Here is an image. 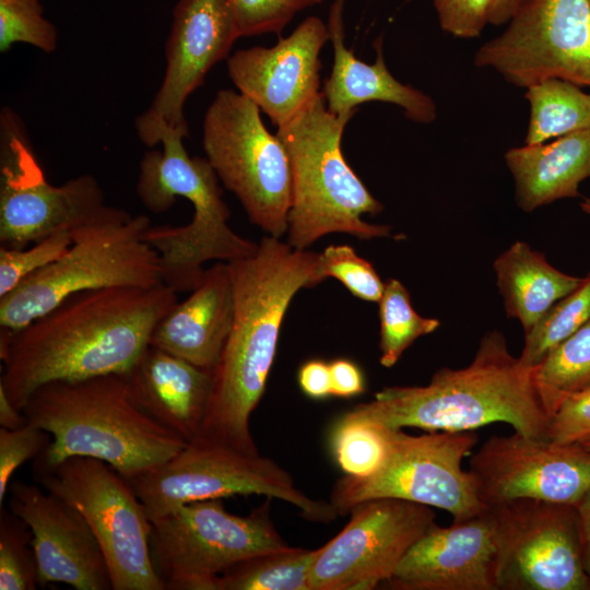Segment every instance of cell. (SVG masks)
Here are the masks:
<instances>
[{
  "label": "cell",
  "instance_id": "6da1fadb",
  "mask_svg": "<svg viewBox=\"0 0 590 590\" xmlns=\"http://www.w3.org/2000/svg\"><path fill=\"white\" fill-rule=\"evenodd\" d=\"M176 303L164 283L73 294L17 331L0 330V388L21 410L45 384L122 374Z\"/></svg>",
  "mask_w": 590,
  "mask_h": 590
},
{
  "label": "cell",
  "instance_id": "7a4b0ae2",
  "mask_svg": "<svg viewBox=\"0 0 590 590\" xmlns=\"http://www.w3.org/2000/svg\"><path fill=\"white\" fill-rule=\"evenodd\" d=\"M227 263L233 323L212 370L205 414L194 439L257 455L250 416L266 390L286 310L298 291L324 279L320 252L295 249L268 235L252 253Z\"/></svg>",
  "mask_w": 590,
  "mask_h": 590
},
{
  "label": "cell",
  "instance_id": "3957f363",
  "mask_svg": "<svg viewBox=\"0 0 590 590\" xmlns=\"http://www.w3.org/2000/svg\"><path fill=\"white\" fill-rule=\"evenodd\" d=\"M554 406L535 377V366L515 357L503 333L487 332L465 367L437 370L426 386H394L343 413L393 429L474 430L504 422L522 435L548 439Z\"/></svg>",
  "mask_w": 590,
  "mask_h": 590
},
{
  "label": "cell",
  "instance_id": "277c9868",
  "mask_svg": "<svg viewBox=\"0 0 590 590\" xmlns=\"http://www.w3.org/2000/svg\"><path fill=\"white\" fill-rule=\"evenodd\" d=\"M140 140L149 148L140 162L135 192L153 213L168 211L178 197L193 206L190 223L150 226L145 240L157 251L162 282L175 292L194 290L210 260L232 261L257 249L228 226L229 209L222 198L219 177L208 158L190 156L184 145L189 134L160 120L135 123Z\"/></svg>",
  "mask_w": 590,
  "mask_h": 590
},
{
  "label": "cell",
  "instance_id": "5b68a950",
  "mask_svg": "<svg viewBox=\"0 0 590 590\" xmlns=\"http://www.w3.org/2000/svg\"><path fill=\"white\" fill-rule=\"evenodd\" d=\"M21 411L30 424L51 436L33 460L37 467L88 457L106 462L129 481L160 467L188 444L133 402L122 374L45 384Z\"/></svg>",
  "mask_w": 590,
  "mask_h": 590
},
{
  "label": "cell",
  "instance_id": "8992f818",
  "mask_svg": "<svg viewBox=\"0 0 590 590\" xmlns=\"http://www.w3.org/2000/svg\"><path fill=\"white\" fill-rule=\"evenodd\" d=\"M352 115L331 113L322 92L297 116L278 127L290 157L292 198L287 243L306 250L317 239L344 233L359 239L394 237L389 225L365 222L384 205L345 161L341 141Z\"/></svg>",
  "mask_w": 590,
  "mask_h": 590
},
{
  "label": "cell",
  "instance_id": "52a82bcc",
  "mask_svg": "<svg viewBox=\"0 0 590 590\" xmlns=\"http://www.w3.org/2000/svg\"><path fill=\"white\" fill-rule=\"evenodd\" d=\"M150 226L144 214L105 205L71 229L72 244L58 260L0 297V329L17 331L80 292L161 284L158 253L144 238Z\"/></svg>",
  "mask_w": 590,
  "mask_h": 590
},
{
  "label": "cell",
  "instance_id": "ba28073f",
  "mask_svg": "<svg viewBox=\"0 0 590 590\" xmlns=\"http://www.w3.org/2000/svg\"><path fill=\"white\" fill-rule=\"evenodd\" d=\"M259 107L232 90L216 93L203 120L205 156L224 187L266 235L287 233L292 174L286 149L266 128Z\"/></svg>",
  "mask_w": 590,
  "mask_h": 590
},
{
  "label": "cell",
  "instance_id": "9c48e42d",
  "mask_svg": "<svg viewBox=\"0 0 590 590\" xmlns=\"http://www.w3.org/2000/svg\"><path fill=\"white\" fill-rule=\"evenodd\" d=\"M272 499L247 516L229 514L222 499L193 502L152 521L151 562L164 590H214L235 564L290 548L270 517Z\"/></svg>",
  "mask_w": 590,
  "mask_h": 590
},
{
  "label": "cell",
  "instance_id": "30bf717a",
  "mask_svg": "<svg viewBox=\"0 0 590 590\" xmlns=\"http://www.w3.org/2000/svg\"><path fill=\"white\" fill-rule=\"evenodd\" d=\"M128 482L151 522L189 503L250 494L286 502L309 521L328 523L339 517L330 503L299 491L291 474L270 458L198 439Z\"/></svg>",
  "mask_w": 590,
  "mask_h": 590
},
{
  "label": "cell",
  "instance_id": "8fae6325",
  "mask_svg": "<svg viewBox=\"0 0 590 590\" xmlns=\"http://www.w3.org/2000/svg\"><path fill=\"white\" fill-rule=\"evenodd\" d=\"M477 442L473 430L428 432L413 436L391 429L390 447L382 465L371 475L339 479L330 504L344 516L357 504L380 497L400 498L451 514L462 521L484 512L473 474L462 460Z\"/></svg>",
  "mask_w": 590,
  "mask_h": 590
},
{
  "label": "cell",
  "instance_id": "7c38bea8",
  "mask_svg": "<svg viewBox=\"0 0 590 590\" xmlns=\"http://www.w3.org/2000/svg\"><path fill=\"white\" fill-rule=\"evenodd\" d=\"M33 475L84 517L106 558L113 590H164L151 562L152 522L128 480L88 457L33 465Z\"/></svg>",
  "mask_w": 590,
  "mask_h": 590
},
{
  "label": "cell",
  "instance_id": "4fadbf2b",
  "mask_svg": "<svg viewBox=\"0 0 590 590\" xmlns=\"http://www.w3.org/2000/svg\"><path fill=\"white\" fill-rule=\"evenodd\" d=\"M0 246L25 248L57 232L85 223L105 204L90 174L61 186L49 184L19 117L3 108L0 119Z\"/></svg>",
  "mask_w": 590,
  "mask_h": 590
},
{
  "label": "cell",
  "instance_id": "5bb4252c",
  "mask_svg": "<svg viewBox=\"0 0 590 590\" xmlns=\"http://www.w3.org/2000/svg\"><path fill=\"white\" fill-rule=\"evenodd\" d=\"M497 590H589L575 505L519 498L487 507Z\"/></svg>",
  "mask_w": 590,
  "mask_h": 590
},
{
  "label": "cell",
  "instance_id": "9a60e30c",
  "mask_svg": "<svg viewBox=\"0 0 590 590\" xmlns=\"http://www.w3.org/2000/svg\"><path fill=\"white\" fill-rule=\"evenodd\" d=\"M474 64L519 87L559 79L590 88V0H529Z\"/></svg>",
  "mask_w": 590,
  "mask_h": 590
},
{
  "label": "cell",
  "instance_id": "2e32d148",
  "mask_svg": "<svg viewBox=\"0 0 590 590\" xmlns=\"http://www.w3.org/2000/svg\"><path fill=\"white\" fill-rule=\"evenodd\" d=\"M346 526L318 548L310 590H367L388 581L411 546L434 524L432 507L392 497L355 505Z\"/></svg>",
  "mask_w": 590,
  "mask_h": 590
},
{
  "label": "cell",
  "instance_id": "e0dca14e",
  "mask_svg": "<svg viewBox=\"0 0 590 590\" xmlns=\"http://www.w3.org/2000/svg\"><path fill=\"white\" fill-rule=\"evenodd\" d=\"M469 471L486 507L519 498L576 505L590 488V451L515 432L485 440Z\"/></svg>",
  "mask_w": 590,
  "mask_h": 590
},
{
  "label": "cell",
  "instance_id": "ac0fdd59",
  "mask_svg": "<svg viewBox=\"0 0 590 590\" xmlns=\"http://www.w3.org/2000/svg\"><path fill=\"white\" fill-rule=\"evenodd\" d=\"M329 39L327 24L305 19L272 47L240 49L227 59L238 92L280 127L303 111L320 92V51Z\"/></svg>",
  "mask_w": 590,
  "mask_h": 590
},
{
  "label": "cell",
  "instance_id": "d6986e66",
  "mask_svg": "<svg viewBox=\"0 0 590 590\" xmlns=\"http://www.w3.org/2000/svg\"><path fill=\"white\" fill-rule=\"evenodd\" d=\"M9 509L33 532L39 587L113 590L104 553L81 512L59 496L20 480L9 484Z\"/></svg>",
  "mask_w": 590,
  "mask_h": 590
},
{
  "label": "cell",
  "instance_id": "ffe728a7",
  "mask_svg": "<svg viewBox=\"0 0 590 590\" xmlns=\"http://www.w3.org/2000/svg\"><path fill=\"white\" fill-rule=\"evenodd\" d=\"M239 38L225 0H178L166 43V70L151 106L134 123L164 121L189 133L184 107Z\"/></svg>",
  "mask_w": 590,
  "mask_h": 590
},
{
  "label": "cell",
  "instance_id": "44dd1931",
  "mask_svg": "<svg viewBox=\"0 0 590 590\" xmlns=\"http://www.w3.org/2000/svg\"><path fill=\"white\" fill-rule=\"evenodd\" d=\"M497 542L487 508L449 527L434 523L387 581L396 590H497Z\"/></svg>",
  "mask_w": 590,
  "mask_h": 590
},
{
  "label": "cell",
  "instance_id": "7402d4cb",
  "mask_svg": "<svg viewBox=\"0 0 590 590\" xmlns=\"http://www.w3.org/2000/svg\"><path fill=\"white\" fill-rule=\"evenodd\" d=\"M345 0H334L329 10L328 32L333 46V66L323 82L322 94L328 109L338 115H352L358 105L384 102L401 107L408 119L418 123H430L437 117L434 101L420 90L398 81L388 70L382 39L374 43L376 61L366 63L347 49L344 44L343 10Z\"/></svg>",
  "mask_w": 590,
  "mask_h": 590
},
{
  "label": "cell",
  "instance_id": "603a6c76",
  "mask_svg": "<svg viewBox=\"0 0 590 590\" xmlns=\"http://www.w3.org/2000/svg\"><path fill=\"white\" fill-rule=\"evenodd\" d=\"M122 375L131 399L146 415L187 442L198 436L212 371L150 344Z\"/></svg>",
  "mask_w": 590,
  "mask_h": 590
},
{
  "label": "cell",
  "instance_id": "cb8c5ba5",
  "mask_svg": "<svg viewBox=\"0 0 590 590\" xmlns=\"http://www.w3.org/2000/svg\"><path fill=\"white\" fill-rule=\"evenodd\" d=\"M234 299L228 263L204 270L188 298L176 303L158 321L150 344L212 371L228 338Z\"/></svg>",
  "mask_w": 590,
  "mask_h": 590
},
{
  "label": "cell",
  "instance_id": "d4e9b609",
  "mask_svg": "<svg viewBox=\"0 0 590 590\" xmlns=\"http://www.w3.org/2000/svg\"><path fill=\"white\" fill-rule=\"evenodd\" d=\"M518 206L531 212L566 198L579 197L590 177V126L550 143L524 144L505 153Z\"/></svg>",
  "mask_w": 590,
  "mask_h": 590
},
{
  "label": "cell",
  "instance_id": "484cf974",
  "mask_svg": "<svg viewBox=\"0 0 590 590\" xmlns=\"http://www.w3.org/2000/svg\"><path fill=\"white\" fill-rule=\"evenodd\" d=\"M493 268L506 314L516 318L524 332L583 281L559 271L524 241L510 245L496 258Z\"/></svg>",
  "mask_w": 590,
  "mask_h": 590
},
{
  "label": "cell",
  "instance_id": "4316f807",
  "mask_svg": "<svg viewBox=\"0 0 590 590\" xmlns=\"http://www.w3.org/2000/svg\"><path fill=\"white\" fill-rule=\"evenodd\" d=\"M530 118L524 144H540L590 126V93L559 79L526 87Z\"/></svg>",
  "mask_w": 590,
  "mask_h": 590
},
{
  "label": "cell",
  "instance_id": "83f0119b",
  "mask_svg": "<svg viewBox=\"0 0 590 590\" xmlns=\"http://www.w3.org/2000/svg\"><path fill=\"white\" fill-rule=\"evenodd\" d=\"M317 552L291 546L248 557L222 573L214 590H310Z\"/></svg>",
  "mask_w": 590,
  "mask_h": 590
},
{
  "label": "cell",
  "instance_id": "f1b7e54d",
  "mask_svg": "<svg viewBox=\"0 0 590 590\" xmlns=\"http://www.w3.org/2000/svg\"><path fill=\"white\" fill-rule=\"evenodd\" d=\"M379 305L380 364L392 367L404 351L422 335L434 332L440 321L420 316L411 304L405 286L397 279H388Z\"/></svg>",
  "mask_w": 590,
  "mask_h": 590
},
{
  "label": "cell",
  "instance_id": "f546056e",
  "mask_svg": "<svg viewBox=\"0 0 590 590\" xmlns=\"http://www.w3.org/2000/svg\"><path fill=\"white\" fill-rule=\"evenodd\" d=\"M590 320V273L582 283L557 300L527 332L519 358L536 366L556 345Z\"/></svg>",
  "mask_w": 590,
  "mask_h": 590
},
{
  "label": "cell",
  "instance_id": "4dcf8cb0",
  "mask_svg": "<svg viewBox=\"0 0 590 590\" xmlns=\"http://www.w3.org/2000/svg\"><path fill=\"white\" fill-rule=\"evenodd\" d=\"M391 429L371 422L339 417L331 434V448L342 471L356 477L375 473L388 455Z\"/></svg>",
  "mask_w": 590,
  "mask_h": 590
},
{
  "label": "cell",
  "instance_id": "1f68e13d",
  "mask_svg": "<svg viewBox=\"0 0 590 590\" xmlns=\"http://www.w3.org/2000/svg\"><path fill=\"white\" fill-rule=\"evenodd\" d=\"M535 377L554 409L562 394L590 386V320L535 366Z\"/></svg>",
  "mask_w": 590,
  "mask_h": 590
},
{
  "label": "cell",
  "instance_id": "d6a6232c",
  "mask_svg": "<svg viewBox=\"0 0 590 590\" xmlns=\"http://www.w3.org/2000/svg\"><path fill=\"white\" fill-rule=\"evenodd\" d=\"M39 586L33 532L10 509L0 508V589L34 590Z\"/></svg>",
  "mask_w": 590,
  "mask_h": 590
},
{
  "label": "cell",
  "instance_id": "836d02e7",
  "mask_svg": "<svg viewBox=\"0 0 590 590\" xmlns=\"http://www.w3.org/2000/svg\"><path fill=\"white\" fill-rule=\"evenodd\" d=\"M24 43L45 52L56 50V26L44 16L40 0H0V51Z\"/></svg>",
  "mask_w": 590,
  "mask_h": 590
},
{
  "label": "cell",
  "instance_id": "e575fe53",
  "mask_svg": "<svg viewBox=\"0 0 590 590\" xmlns=\"http://www.w3.org/2000/svg\"><path fill=\"white\" fill-rule=\"evenodd\" d=\"M71 244V231H60L31 244L27 249L0 246V297L32 274L58 260Z\"/></svg>",
  "mask_w": 590,
  "mask_h": 590
},
{
  "label": "cell",
  "instance_id": "d590c367",
  "mask_svg": "<svg viewBox=\"0 0 590 590\" xmlns=\"http://www.w3.org/2000/svg\"><path fill=\"white\" fill-rule=\"evenodd\" d=\"M320 272L326 280L334 278L350 293L363 300L378 303L385 283L373 264L349 245H330L320 252Z\"/></svg>",
  "mask_w": 590,
  "mask_h": 590
},
{
  "label": "cell",
  "instance_id": "8d00e7d4",
  "mask_svg": "<svg viewBox=\"0 0 590 590\" xmlns=\"http://www.w3.org/2000/svg\"><path fill=\"white\" fill-rule=\"evenodd\" d=\"M239 37L280 33L291 20L322 0H225Z\"/></svg>",
  "mask_w": 590,
  "mask_h": 590
},
{
  "label": "cell",
  "instance_id": "74e56055",
  "mask_svg": "<svg viewBox=\"0 0 590 590\" xmlns=\"http://www.w3.org/2000/svg\"><path fill=\"white\" fill-rule=\"evenodd\" d=\"M50 441L49 433L30 423L16 429L0 427V508L17 468L36 459Z\"/></svg>",
  "mask_w": 590,
  "mask_h": 590
},
{
  "label": "cell",
  "instance_id": "f35d334b",
  "mask_svg": "<svg viewBox=\"0 0 590 590\" xmlns=\"http://www.w3.org/2000/svg\"><path fill=\"white\" fill-rule=\"evenodd\" d=\"M547 438L563 445L580 444L590 439V386L558 398Z\"/></svg>",
  "mask_w": 590,
  "mask_h": 590
},
{
  "label": "cell",
  "instance_id": "ab89813d",
  "mask_svg": "<svg viewBox=\"0 0 590 590\" xmlns=\"http://www.w3.org/2000/svg\"><path fill=\"white\" fill-rule=\"evenodd\" d=\"M494 0H433L442 31L459 38H475L488 24Z\"/></svg>",
  "mask_w": 590,
  "mask_h": 590
},
{
  "label": "cell",
  "instance_id": "60d3db41",
  "mask_svg": "<svg viewBox=\"0 0 590 590\" xmlns=\"http://www.w3.org/2000/svg\"><path fill=\"white\" fill-rule=\"evenodd\" d=\"M332 396L350 398L365 391V380L359 367L345 358L330 363Z\"/></svg>",
  "mask_w": 590,
  "mask_h": 590
},
{
  "label": "cell",
  "instance_id": "b9f144b4",
  "mask_svg": "<svg viewBox=\"0 0 590 590\" xmlns=\"http://www.w3.org/2000/svg\"><path fill=\"white\" fill-rule=\"evenodd\" d=\"M302 391L312 399H323L332 394L330 364L321 359H310L298 371Z\"/></svg>",
  "mask_w": 590,
  "mask_h": 590
},
{
  "label": "cell",
  "instance_id": "7bdbcfd3",
  "mask_svg": "<svg viewBox=\"0 0 590 590\" xmlns=\"http://www.w3.org/2000/svg\"><path fill=\"white\" fill-rule=\"evenodd\" d=\"M575 506L579 517L583 568L590 581V488Z\"/></svg>",
  "mask_w": 590,
  "mask_h": 590
},
{
  "label": "cell",
  "instance_id": "ee69618b",
  "mask_svg": "<svg viewBox=\"0 0 590 590\" xmlns=\"http://www.w3.org/2000/svg\"><path fill=\"white\" fill-rule=\"evenodd\" d=\"M27 418L9 399L2 388H0V427L16 429L26 425Z\"/></svg>",
  "mask_w": 590,
  "mask_h": 590
},
{
  "label": "cell",
  "instance_id": "f6af8a7d",
  "mask_svg": "<svg viewBox=\"0 0 590 590\" xmlns=\"http://www.w3.org/2000/svg\"><path fill=\"white\" fill-rule=\"evenodd\" d=\"M529 0H494L488 12V24L503 25Z\"/></svg>",
  "mask_w": 590,
  "mask_h": 590
},
{
  "label": "cell",
  "instance_id": "bcb514c9",
  "mask_svg": "<svg viewBox=\"0 0 590 590\" xmlns=\"http://www.w3.org/2000/svg\"><path fill=\"white\" fill-rule=\"evenodd\" d=\"M580 208L586 214L590 215V198L582 199Z\"/></svg>",
  "mask_w": 590,
  "mask_h": 590
},
{
  "label": "cell",
  "instance_id": "7dc6e473",
  "mask_svg": "<svg viewBox=\"0 0 590 590\" xmlns=\"http://www.w3.org/2000/svg\"><path fill=\"white\" fill-rule=\"evenodd\" d=\"M579 445H581L585 449H587L588 451H590V439L586 440V441H582L580 442Z\"/></svg>",
  "mask_w": 590,
  "mask_h": 590
},
{
  "label": "cell",
  "instance_id": "c3c4849f",
  "mask_svg": "<svg viewBox=\"0 0 590 590\" xmlns=\"http://www.w3.org/2000/svg\"><path fill=\"white\" fill-rule=\"evenodd\" d=\"M323 1V0H322Z\"/></svg>",
  "mask_w": 590,
  "mask_h": 590
}]
</instances>
